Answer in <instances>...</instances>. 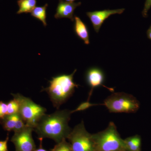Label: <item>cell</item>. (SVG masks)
<instances>
[{"mask_svg":"<svg viewBox=\"0 0 151 151\" xmlns=\"http://www.w3.org/2000/svg\"><path fill=\"white\" fill-rule=\"evenodd\" d=\"M71 114V111L65 110L44 115L34 129L38 139L50 138L58 143L67 138L72 130L68 125Z\"/></svg>","mask_w":151,"mask_h":151,"instance_id":"6da1fadb","label":"cell"},{"mask_svg":"<svg viewBox=\"0 0 151 151\" xmlns=\"http://www.w3.org/2000/svg\"><path fill=\"white\" fill-rule=\"evenodd\" d=\"M76 71L69 75L61 74L53 77L49 81V86L43 89L47 92L53 106L59 109L60 105L67 101L74 93L78 85L73 81V76Z\"/></svg>","mask_w":151,"mask_h":151,"instance_id":"7a4b0ae2","label":"cell"},{"mask_svg":"<svg viewBox=\"0 0 151 151\" xmlns=\"http://www.w3.org/2000/svg\"><path fill=\"white\" fill-rule=\"evenodd\" d=\"M92 136L95 151H127L124 139L113 122L105 130Z\"/></svg>","mask_w":151,"mask_h":151,"instance_id":"3957f363","label":"cell"},{"mask_svg":"<svg viewBox=\"0 0 151 151\" xmlns=\"http://www.w3.org/2000/svg\"><path fill=\"white\" fill-rule=\"evenodd\" d=\"M19 104V113L27 126L34 129L44 115L46 109L36 104L28 97L19 94H12Z\"/></svg>","mask_w":151,"mask_h":151,"instance_id":"277c9868","label":"cell"},{"mask_svg":"<svg viewBox=\"0 0 151 151\" xmlns=\"http://www.w3.org/2000/svg\"><path fill=\"white\" fill-rule=\"evenodd\" d=\"M103 105L110 113H133L139 108L138 101L131 94L125 92H116L108 96Z\"/></svg>","mask_w":151,"mask_h":151,"instance_id":"5b68a950","label":"cell"},{"mask_svg":"<svg viewBox=\"0 0 151 151\" xmlns=\"http://www.w3.org/2000/svg\"><path fill=\"white\" fill-rule=\"evenodd\" d=\"M67 138L73 151H95L92 134L86 131L83 121L71 130Z\"/></svg>","mask_w":151,"mask_h":151,"instance_id":"8992f818","label":"cell"},{"mask_svg":"<svg viewBox=\"0 0 151 151\" xmlns=\"http://www.w3.org/2000/svg\"><path fill=\"white\" fill-rule=\"evenodd\" d=\"M32 127L26 126L22 129L15 132L11 141L15 147L16 151H33L36 145L32 137Z\"/></svg>","mask_w":151,"mask_h":151,"instance_id":"52a82bcc","label":"cell"},{"mask_svg":"<svg viewBox=\"0 0 151 151\" xmlns=\"http://www.w3.org/2000/svg\"><path fill=\"white\" fill-rule=\"evenodd\" d=\"M125 11L124 9H106L103 11L88 12L86 15L90 19L95 31L98 33L104 21L112 15L119 14H121Z\"/></svg>","mask_w":151,"mask_h":151,"instance_id":"ba28073f","label":"cell"},{"mask_svg":"<svg viewBox=\"0 0 151 151\" xmlns=\"http://www.w3.org/2000/svg\"><path fill=\"white\" fill-rule=\"evenodd\" d=\"M0 124L5 131L14 132L20 131L26 126L19 113L6 115L0 119Z\"/></svg>","mask_w":151,"mask_h":151,"instance_id":"9c48e42d","label":"cell"},{"mask_svg":"<svg viewBox=\"0 0 151 151\" xmlns=\"http://www.w3.org/2000/svg\"><path fill=\"white\" fill-rule=\"evenodd\" d=\"M81 5V2H67L63 0H59L56 9V14L54 17L58 19L66 18L70 19L72 21L74 20L73 14L75 9Z\"/></svg>","mask_w":151,"mask_h":151,"instance_id":"30bf717a","label":"cell"},{"mask_svg":"<svg viewBox=\"0 0 151 151\" xmlns=\"http://www.w3.org/2000/svg\"><path fill=\"white\" fill-rule=\"evenodd\" d=\"M86 82L91 88L89 92V100L93 89L103 85L105 80V76L103 70L97 67H93L89 68L86 73Z\"/></svg>","mask_w":151,"mask_h":151,"instance_id":"8fae6325","label":"cell"},{"mask_svg":"<svg viewBox=\"0 0 151 151\" xmlns=\"http://www.w3.org/2000/svg\"><path fill=\"white\" fill-rule=\"evenodd\" d=\"M74 31L76 36L86 45L89 44V33L87 26L77 16L74 17Z\"/></svg>","mask_w":151,"mask_h":151,"instance_id":"7c38bea8","label":"cell"},{"mask_svg":"<svg viewBox=\"0 0 151 151\" xmlns=\"http://www.w3.org/2000/svg\"><path fill=\"white\" fill-rule=\"evenodd\" d=\"M127 151H140L141 139L138 135L124 139Z\"/></svg>","mask_w":151,"mask_h":151,"instance_id":"4fadbf2b","label":"cell"},{"mask_svg":"<svg viewBox=\"0 0 151 151\" xmlns=\"http://www.w3.org/2000/svg\"><path fill=\"white\" fill-rule=\"evenodd\" d=\"M19 9L17 14H27L31 13L35 8L36 0H18L17 1Z\"/></svg>","mask_w":151,"mask_h":151,"instance_id":"5bb4252c","label":"cell"},{"mask_svg":"<svg viewBox=\"0 0 151 151\" xmlns=\"http://www.w3.org/2000/svg\"><path fill=\"white\" fill-rule=\"evenodd\" d=\"M48 6L47 4L42 6L35 7L31 12V15L42 22L44 27L47 25L46 19V10Z\"/></svg>","mask_w":151,"mask_h":151,"instance_id":"9a60e30c","label":"cell"},{"mask_svg":"<svg viewBox=\"0 0 151 151\" xmlns=\"http://www.w3.org/2000/svg\"><path fill=\"white\" fill-rule=\"evenodd\" d=\"M7 104V115H12L19 113V104L16 99L11 100Z\"/></svg>","mask_w":151,"mask_h":151,"instance_id":"2e32d148","label":"cell"},{"mask_svg":"<svg viewBox=\"0 0 151 151\" xmlns=\"http://www.w3.org/2000/svg\"><path fill=\"white\" fill-rule=\"evenodd\" d=\"M65 139H63L61 142L57 143L50 151H73L70 143L67 142Z\"/></svg>","mask_w":151,"mask_h":151,"instance_id":"e0dca14e","label":"cell"},{"mask_svg":"<svg viewBox=\"0 0 151 151\" xmlns=\"http://www.w3.org/2000/svg\"><path fill=\"white\" fill-rule=\"evenodd\" d=\"M97 105H98V104L89 103V101L88 100L86 102H83V103H81L76 109L73 110V111H71V113L72 114L74 112H78V111H84L90 108V107H92V106Z\"/></svg>","mask_w":151,"mask_h":151,"instance_id":"ac0fdd59","label":"cell"},{"mask_svg":"<svg viewBox=\"0 0 151 151\" xmlns=\"http://www.w3.org/2000/svg\"><path fill=\"white\" fill-rule=\"evenodd\" d=\"M7 104L0 101V119L4 118L7 115Z\"/></svg>","mask_w":151,"mask_h":151,"instance_id":"d6986e66","label":"cell"},{"mask_svg":"<svg viewBox=\"0 0 151 151\" xmlns=\"http://www.w3.org/2000/svg\"><path fill=\"white\" fill-rule=\"evenodd\" d=\"M151 7V0H146L144 9L142 12L143 16L146 17L147 16L148 12Z\"/></svg>","mask_w":151,"mask_h":151,"instance_id":"ffe728a7","label":"cell"},{"mask_svg":"<svg viewBox=\"0 0 151 151\" xmlns=\"http://www.w3.org/2000/svg\"><path fill=\"white\" fill-rule=\"evenodd\" d=\"M9 139V133H8L6 139L4 141H0V151H9L8 149V142Z\"/></svg>","mask_w":151,"mask_h":151,"instance_id":"44dd1931","label":"cell"},{"mask_svg":"<svg viewBox=\"0 0 151 151\" xmlns=\"http://www.w3.org/2000/svg\"><path fill=\"white\" fill-rule=\"evenodd\" d=\"M38 139L40 140V145L39 147L37 149H35V150L33 151H48L42 147V141L43 139H42V138H39V139Z\"/></svg>","mask_w":151,"mask_h":151,"instance_id":"7402d4cb","label":"cell"},{"mask_svg":"<svg viewBox=\"0 0 151 151\" xmlns=\"http://www.w3.org/2000/svg\"><path fill=\"white\" fill-rule=\"evenodd\" d=\"M147 35L148 37L151 40V28L150 27V28L148 30Z\"/></svg>","mask_w":151,"mask_h":151,"instance_id":"603a6c76","label":"cell"},{"mask_svg":"<svg viewBox=\"0 0 151 151\" xmlns=\"http://www.w3.org/2000/svg\"><path fill=\"white\" fill-rule=\"evenodd\" d=\"M63 1H65L67 2H74V1H76V0H63Z\"/></svg>","mask_w":151,"mask_h":151,"instance_id":"cb8c5ba5","label":"cell"},{"mask_svg":"<svg viewBox=\"0 0 151 151\" xmlns=\"http://www.w3.org/2000/svg\"><path fill=\"white\" fill-rule=\"evenodd\" d=\"M151 28V27H150Z\"/></svg>","mask_w":151,"mask_h":151,"instance_id":"d4e9b609","label":"cell"}]
</instances>
